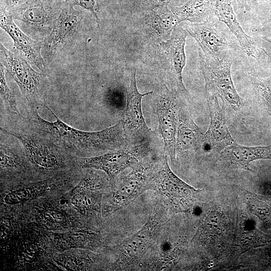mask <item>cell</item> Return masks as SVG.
<instances>
[{"label": "cell", "instance_id": "6da1fadb", "mask_svg": "<svg viewBox=\"0 0 271 271\" xmlns=\"http://www.w3.org/2000/svg\"><path fill=\"white\" fill-rule=\"evenodd\" d=\"M55 118L46 120L38 109L30 111L24 121L28 127L52 141L69 154L91 155L104 154L124 148L128 146L122 121L105 129L86 131L73 127L62 121L46 104Z\"/></svg>", "mask_w": 271, "mask_h": 271}, {"label": "cell", "instance_id": "7a4b0ae2", "mask_svg": "<svg viewBox=\"0 0 271 271\" xmlns=\"http://www.w3.org/2000/svg\"><path fill=\"white\" fill-rule=\"evenodd\" d=\"M1 132L15 138L22 145L29 162L38 170L54 171L62 169L75 159L66 151L36 131L9 130L1 127Z\"/></svg>", "mask_w": 271, "mask_h": 271}, {"label": "cell", "instance_id": "3957f363", "mask_svg": "<svg viewBox=\"0 0 271 271\" xmlns=\"http://www.w3.org/2000/svg\"><path fill=\"white\" fill-rule=\"evenodd\" d=\"M0 48L1 63L18 85L30 111L44 107L47 89L45 74L34 70L26 60L2 43Z\"/></svg>", "mask_w": 271, "mask_h": 271}, {"label": "cell", "instance_id": "277c9868", "mask_svg": "<svg viewBox=\"0 0 271 271\" xmlns=\"http://www.w3.org/2000/svg\"><path fill=\"white\" fill-rule=\"evenodd\" d=\"M199 61L205 83L207 95L216 96L233 109L239 110L242 99L232 81L231 68L232 54L229 52L220 60L214 61L206 59L199 51Z\"/></svg>", "mask_w": 271, "mask_h": 271}, {"label": "cell", "instance_id": "5b68a950", "mask_svg": "<svg viewBox=\"0 0 271 271\" xmlns=\"http://www.w3.org/2000/svg\"><path fill=\"white\" fill-rule=\"evenodd\" d=\"M164 225V210L162 207L158 206L152 211L148 221L142 227L123 241L114 263L115 268H134L153 245Z\"/></svg>", "mask_w": 271, "mask_h": 271}, {"label": "cell", "instance_id": "8992f818", "mask_svg": "<svg viewBox=\"0 0 271 271\" xmlns=\"http://www.w3.org/2000/svg\"><path fill=\"white\" fill-rule=\"evenodd\" d=\"M153 190L158 192L167 205L175 212L189 210L197 200L201 190H197L176 176L165 157L154 173Z\"/></svg>", "mask_w": 271, "mask_h": 271}, {"label": "cell", "instance_id": "52a82bcc", "mask_svg": "<svg viewBox=\"0 0 271 271\" xmlns=\"http://www.w3.org/2000/svg\"><path fill=\"white\" fill-rule=\"evenodd\" d=\"M151 143L128 145L124 148L102 155L85 158H76L83 168L94 169L104 172L110 179H114L125 169L133 168L148 157L151 152Z\"/></svg>", "mask_w": 271, "mask_h": 271}, {"label": "cell", "instance_id": "ba28073f", "mask_svg": "<svg viewBox=\"0 0 271 271\" xmlns=\"http://www.w3.org/2000/svg\"><path fill=\"white\" fill-rule=\"evenodd\" d=\"M147 157L114 184L111 197L113 210L126 206L147 190H153V179L158 163Z\"/></svg>", "mask_w": 271, "mask_h": 271}, {"label": "cell", "instance_id": "9c48e42d", "mask_svg": "<svg viewBox=\"0 0 271 271\" xmlns=\"http://www.w3.org/2000/svg\"><path fill=\"white\" fill-rule=\"evenodd\" d=\"M136 69L131 72L129 84L126 92V104L122 120L124 133L128 145H139L151 143L153 132L148 126L142 109L144 96L153 91L141 93L136 83Z\"/></svg>", "mask_w": 271, "mask_h": 271}, {"label": "cell", "instance_id": "30bf717a", "mask_svg": "<svg viewBox=\"0 0 271 271\" xmlns=\"http://www.w3.org/2000/svg\"><path fill=\"white\" fill-rule=\"evenodd\" d=\"M188 34L199 45L201 53L207 60L217 61L234 48L230 35L219 22L201 23L189 22L183 24Z\"/></svg>", "mask_w": 271, "mask_h": 271}, {"label": "cell", "instance_id": "8fae6325", "mask_svg": "<svg viewBox=\"0 0 271 271\" xmlns=\"http://www.w3.org/2000/svg\"><path fill=\"white\" fill-rule=\"evenodd\" d=\"M178 102L175 95L165 86L155 100V109L159 128L163 138L164 150L172 162L176 159L178 127Z\"/></svg>", "mask_w": 271, "mask_h": 271}, {"label": "cell", "instance_id": "7c38bea8", "mask_svg": "<svg viewBox=\"0 0 271 271\" xmlns=\"http://www.w3.org/2000/svg\"><path fill=\"white\" fill-rule=\"evenodd\" d=\"M106 180L101 175L89 170L72 190L71 202L75 208L88 216H100L101 190Z\"/></svg>", "mask_w": 271, "mask_h": 271}, {"label": "cell", "instance_id": "4fadbf2b", "mask_svg": "<svg viewBox=\"0 0 271 271\" xmlns=\"http://www.w3.org/2000/svg\"><path fill=\"white\" fill-rule=\"evenodd\" d=\"M65 1L29 0L10 12L13 19L38 29H52Z\"/></svg>", "mask_w": 271, "mask_h": 271}, {"label": "cell", "instance_id": "5bb4252c", "mask_svg": "<svg viewBox=\"0 0 271 271\" xmlns=\"http://www.w3.org/2000/svg\"><path fill=\"white\" fill-rule=\"evenodd\" d=\"M0 16L1 27L11 37L14 46L21 51L27 59L42 73L45 74L47 64L41 53L43 42L33 40L25 34L15 24L9 11L1 8Z\"/></svg>", "mask_w": 271, "mask_h": 271}, {"label": "cell", "instance_id": "9a60e30c", "mask_svg": "<svg viewBox=\"0 0 271 271\" xmlns=\"http://www.w3.org/2000/svg\"><path fill=\"white\" fill-rule=\"evenodd\" d=\"M73 7L65 3L54 21L51 32L44 41L43 46L49 54L64 45L77 32L82 14Z\"/></svg>", "mask_w": 271, "mask_h": 271}, {"label": "cell", "instance_id": "2e32d148", "mask_svg": "<svg viewBox=\"0 0 271 271\" xmlns=\"http://www.w3.org/2000/svg\"><path fill=\"white\" fill-rule=\"evenodd\" d=\"M188 34L184 25H178L172 32L170 38L160 44L164 51L177 88L185 95L189 93L183 83L182 71L186 64L185 46Z\"/></svg>", "mask_w": 271, "mask_h": 271}, {"label": "cell", "instance_id": "e0dca14e", "mask_svg": "<svg viewBox=\"0 0 271 271\" xmlns=\"http://www.w3.org/2000/svg\"><path fill=\"white\" fill-rule=\"evenodd\" d=\"M210 116V124L204 133L203 147L222 150L235 141L231 137L221 108L218 97L207 95Z\"/></svg>", "mask_w": 271, "mask_h": 271}, {"label": "cell", "instance_id": "ac0fdd59", "mask_svg": "<svg viewBox=\"0 0 271 271\" xmlns=\"http://www.w3.org/2000/svg\"><path fill=\"white\" fill-rule=\"evenodd\" d=\"M214 13L218 20L228 28L246 55L257 59L259 56L258 49L253 39L245 33L239 24L231 0H216Z\"/></svg>", "mask_w": 271, "mask_h": 271}, {"label": "cell", "instance_id": "d6986e66", "mask_svg": "<svg viewBox=\"0 0 271 271\" xmlns=\"http://www.w3.org/2000/svg\"><path fill=\"white\" fill-rule=\"evenodd\" d=\"M221 157L230 164L252 171L249 164L254 160L271 159V145L267 146L247 147L235 142L221 150Z\"/></svg>", "mask_w": 271, "mask_h": 271}, {"label": "cell", "instance_id": "ffe728a7", "mask_svg": "<svg viewBox=\"0 0 271 271\" xmlns=\"http://www.w3.org/2000/svg\"><path fill=\"white\" fill-rule=\"evenodd\" d=\"M204 133L182 109L178 112L176 151H196L203 147Z\"/></svg>", "mask_w": 271, "mask_h": 271}, {"label": "cell", "instance_id": "44dd1931", "mask_svg": "<svg viewBox=\"0 0 271 271\" xmlns=\"http://www.w3.org/2000/svg\"><path fill=\"white\" fill-rule=\"evenodd\" d=\"M216 0H189L180 7H171L178 23H201L208 21L214 13Z\"/></svg>", "mask_w": 271, "mask_h": 271}, {"label": "cell", "instance_id": "7402d4cb", "mask_svg": "<svg viewBox=\"0 0 271 271\" xmlns=\"http://www.w3.org/2000/svg\"><path fill=\"white\" fill-rule=\"evenodd\" d=\"M1 171H23L29 162L21 144L6 142L1 138L0 146Z\"/></svg>", "mask_w": 271, "mask_h": 271}, {"label": "cell", "instance_id": "603a6c76", "mask_svg": "<svg viewBox=\"0 0 271 271\" xmlns=\"http://www.w3.org/2000/svg\"><path fill=\"white\" fill-rule=\"evenodd\" d=\"M149 14L151 28L155 36L159 38L170 37L174 29L179 24L168 6L150 10Z\"/></svg>", "mask_w": 271, "mask_h": 271}, {"label": "cell", "instance_id": "cb8c5ba5", "mask_svg": "<svg viewBox=\"0 0 271 271\" xmlns=\"http://www.w3.org/2000/svg\"><path fill=\"white\" fill-rule=\"evenodd\" d=\"M0 93L1 100L7 113L16 119L23 120L25 116L21 113L16 96L7 83L4 67L2 63L0 69Z\"/></svg>", "mask_w": 271, "mask_h": 271}, {"label": "cell", "instance_id": "d4e9b609", "mask_svg": "<svg viewBox=\"0 0 271 271\" xmlns=\"http://www.w3.org/2000/svg\"><path fill=\"white\" fill-rule=\"evenodd\" d=\"M46 182L39 187H28L20 188L8 193L4 198L5 202L8 205H15L30 199L35 196Z\"/></svg>", "mask_w": 271, "mask_h": 271}, {"label": "cell", "instance_id": "484cf974", "mask_svg": "<svg viewBox=\"0 0 271 271\" xmlns=\"http://www.w3.org/2000/svg\"><path fill=\"white\" fill-rule=\"evenodd\" d=\"M65 2L74 7L78 6L90 12L99 23V3L98 0H65Z\"/></svg>", "mask_w": 271, "mask_h": 271}, {"label": "cell", "instance_id": "4316f807", "mask_svg": "<svg viewBox=\"0 0 271 271\" xmlns=\"http://www.w3.org/2000/svg\"><path fill=\"white\" fill-rule=\"evenodd\" d=\"M44 214L48 220L54 223L62 224L66 221V218L63 214L56 210H47Z\"/></svg>", "mask_w": 271, "mask_h": 271}, {"label": "cell", "instance_id": "83f0119b", "mask_svg": "<svg viewBox=\"0 0 271 271\" xmlns=\"http://www.w3.org/2000/svg\"><path fill=\"white\" fill-rule=\"evenodd\" d=\"M172 0H140L141 4L147 10L157 7L168 6Z\"/></svg>", "mask_w": 271, "mask_h": 271}, {"label": "cell", "instance_id": "f1b7e54d", "mask_svg": "<svg viewBox=\"0 0 271 271\" xmlns=\"http://www.w3.org/2000/svg\"><path fill=\"white\" fill-rule=\"evenodd\" d=\"M238 6L241 8L244 9L246 11H248L249 7L247 3V0H236Z\"/></svg>", "mask_w": 271, "mask_h": 271}, {"label": "cell", "instance_id": "f546056e", "mask_svg": "<svg viewBox=\"0 0 271 271\" xmlns=\"http://www.w3.org/2000/svg\"><path fill=\"white\" fill-rule=\"evenodd\" d=\"M263 39L266 41L267 42H268V43H269L270 44H271V40H269L268 39H267L266 38H263Z\"/></svg>", "mask_w": 271, "mask_h": 271}, {"label": "cell", "instance_id": "4dcf8cb0", "mask_svg": "<svg viewBox=\"0 0 271 271\" xmlns=\"http://www.w3.org/2000/svg\"><path fill=\"white\" fill-rule=\"evenodd\" d=\"M42 1H56V2H59V1H65V0H42Z\"/></svg>", "mask_w": 271, "mask_h": 271}, {"label": "cell", "instance_id": "1f68e13d", "mask_svg": "<svg viewBox=\"0 0 271 271\" xmlns=\"http://www.w3.org/2000/svg\"><path fill=\"white\" fill-rule=\"evenodd\" d=\"M110 1V0H98V1H99H99H102V2H108V1Z\"/></svg>", "mask_w": 271, "mask_h": 271}]
</instances>
